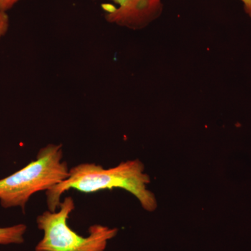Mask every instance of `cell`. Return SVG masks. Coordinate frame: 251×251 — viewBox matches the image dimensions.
I'll use <instances>...</instances> for the list:
<instances>
[{"label": "cell", "instance_id": "1", "mask_svg": "<svg viewBox=\"0 0 251 251\" xmlns=\"http://www.w3.org/2000/svg\"><path fill=\"white\" fill-rule=\"evenodd\" d=\"M150 178L145 173V166L139 160L122 162L116 167L105 169L93 163H83L69 169L67 179L46 191L49 210L55 211L66 191L76 190L85 193L119 188L125 190L138 200L148 211L156 209V198L148 186Z\"/></svg>", "mask_w": 251, "mask_h": 251}, {"label": "cell", "instance_id": "2", "mask_svg": "<svg viewBox=\"0 0 251 251\" xmlns=\"http://www.w3.org/2000/svg\"><path fill=\"white\" fill-rule=\"evenodd\" d=\"M69 175L62 145L49 144L39 150L36 160L0 179V204L6 209L19 206L24 210L34 193L49 191Z\"/></svg>", "mask_w": 251, "mask_h": 251}, {"label": "cell", "instance_id": "3", "mask_svg": "<svg viewBox=\"0 0 251 251\" xmlns=\"http://www.w3.org/2000/svg\"><path fill=\"white\" fill-rule=\"evenodd\" d=\"M59 209L44 211L36 219L44 237L36 245V251H105L108 241L118 232L117 228L96 224L90 226L88 237H82L68 224L69 216L75 209L74 199L64 198Z\"/></svg>", "mask_w": 251, "mask_h": 251}, {"label": "cell", "instance_id": "4", "mask_svg": "<svg viewBox=\"0 0 251 251\" xmlns=\"http://www.w3.org/2000/svg\"><path fill=\"white\" fill-rule=\"evenodd\" d=\"M104 4L105 20L120 27L139 29L145 27L162 14V0H110Z\"/></svg>", "mask_w": 251, "mask_h": 251}, {"label": "cell", "instance_id": "5", "mask_svg": "<svg viewBox=\"0 0 251 251\" xmlns=\"http://www.w3.org/2000/svg\"><path fill=\"white\" fill-rule=\"evenodd\" d=\"M27 231L25 224H18L10 227H0V244H20L24 242V234Z\"/></svg>", "mask_w": 251, "mask_h": 251}, {"label": "cell", "instance_id": "6", "mask_svg": "<svg viewBox=\"0 0 251 251\" xmlns=\"http://www.w3.org/2000/svg\"><path fill=\"white\" fill-rule=\"evenodd\" d=\"M9 28V18L6 11L0 9V40L2 39Z\"/></svg>", "mask_w": 251, "mask_h": 251}, {"label": "cell", "instance_id": "7", "mask_svg": "<svg viewBox=\"0 0 251 251\" xmlns=\"http://www.w3.org/2000/svg\"><path fill=\"white\" fill-rule=\"evenodd\" d=\"M20 0H0V9L7 11L12 9Z\"/></svg>", "mask_w": 251, "mask_h": 251}, {"label": "cell", "instance_id": "8", "mask_svg": "<svg viewBox=\"0 0 251 251\" xmlns=\"http://www.w3.org/2000/svg\"><path fill=\"white\" fill-rule=\"evenodd\" d=\"M243 5H244V9L246 14L251 18V0H241Z\"/></svg>", "mask_w": 251, "mask_h": 251}]
</instances>
